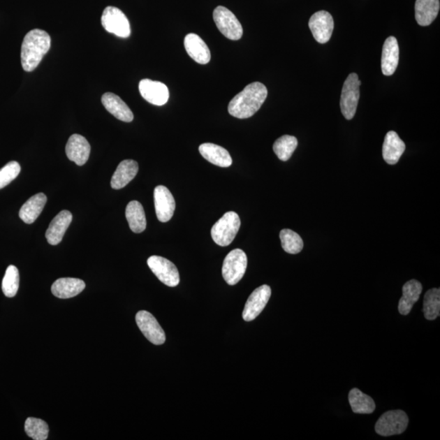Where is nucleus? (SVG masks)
Masks as SVG:
<instances>
[{
    "label": "nucleus",
    "mask_w": 440,
    "mask_h": 440,
    "mask_svg": "<svg viewBox=\"0 0 440 440\" xmlns=\"http://www.w3.org/2000/svg\"><path fill=\"white\" fill-rule=\"evenodd\" d=\"M154 205L156 217L161 223L168 222L175 210V200L170 190L165 186H156L154 189Z\"/></svg>",
    "instance_id": "obj_14"
},
{
    "label": "nucleus",
    "mask_w": 440,
    "mask_h": 440,
    "mask_svg": "<svg viewBox=\"0 0 440 440\" xmlns=\"http://www.w3.org/2000/svg\"><path fill=\"white\" fill-rule=\"evenodd\" d=\"M439 0H417L415 3L416 21L422 27H427L437 17Z\"/></svg>",
    "instance_id": "obj_24"
},
{
    "label": "nucleus",
    "mask_w": 440,
    "mask_h": 440,
    "mask_svg": "<svg viewBox=\"0 0 440 440\" xmlns=\"http://www.w3.org/2000/svg\"><path fill=\"white\" fill-rule=\"evenodd\" d=\"M19 282L18 269L13 265L8 266L2 282V290L4 295L8 298H13L16 295L19 288Z\"/></svg>",
    "instance_id": "obj_33"
},
{
    "label": "nucleus",
    "mask_w": 440,
    "mask_h": 440,
    "mask_svg": "<svg viewBox=\"0 0 440 440\" xmlns=\"http://www.w3.org/2000/svg\"><path fill=\"white\" fill-rule=\"evenodd\" d=\"M349 399L351 409L355 413L370 414L374 412L376 404L374 399L359 389H352Z\"/></svg>",
    "instance_id": "obj_28"
},
{
    "label": "nucleus",
    "mask_w": 440,
    "mask_h": 440,
    "mask_svg": "<svg viewBox=\"0 0 440 440\" xmlns=\"http://www.w3.org/2000/svg\"><path fill=\"white\" fill-rule=\"evenodd\" d=\"M272 295L270 286L263 285L254 290L244 305L242 317L244 321H252L263 311Z\"/></svg>",
    "instance_id": "obj_11"
},
{
    "label": "nucleus",
    "mask_w": 440,
    "mask_h": 440,
    "mask_svg": "<svg viewBox=\"0 0 440 440\" xmlns=\"http://www.w3.org/2000/svg\"><path fill=\"white\" fill-rule=\"evenodd\" d=\"M267 96L265 85L259 82H252L230 101L228 112L240 119H249L261 109Z\"/></svg>",
    "instance_id": "obj_1"
},
{
    "label": "nucleus",
    "mask_w": 440,
    "mask_h": 440,
    "mask_svg": "<svg viewBox=\"0 0 440 440\" xmlns=\"http://www.w3.org/2000/svg\"><path fill=\"white\" fill-rule=\"evenodd\" d=\"M404 142L395 131H390L386 135L383 146V156L386 163L395 165L398 163L405 151Z\"/></svg>",
    "instance_id": "obj_21"
},
{
    "label": "nucleus",
    "mask_w": 440,
    "mask_h": 440,
    "mask_svg": "<svg viewBox=\"0 0 440 440\" xmlns=\"http://www.w3.org/2000/svg\"><path fill=\"white\" fill-rule=\"evenodd\" d=\"M139 166L134 160H124L121 161L112 176L111 187L114 189H121L129 184L138 173Z\"/></svg>",
    "instance_id": "obj_22"
},
{
    "label": "nucleus",
    "mask_w": 440,
    "mask_h": 440,
    "mask_svg": "<svg viewBox=\"0 0 440 440\" xmlns=\"http://www.w3.org/2000/svg\"><path fill=\"white\" fill-rule=\"evenodd\" d=\"M281 246L286 253L296 254L303 248V242L298 233L291 229H283L280 233Z\"/></svg>",
    "instance_id": "obj_31"
},
{
    "label": "nucleus",
    "mask_w": 440,
    "mask_h": 440,
    "mask_svg": "<svg viewBox=\"0 0 440 440\" xmlns=\"http://www.w3.org/2000/svg\"><path fill=\"white\" fill-rule=\"evenodd\" d=\"M423 313L425 319L434 321L440 315V290L434 288L429 290L424 296Z\"/></svg>",
    "instance_id": "obj_29"
},
{
    "label": "nucleus",
    "mask_w": 440,
    "mask_h": 440,
    "mask_svg": "<svg viewBox=\"0 0 440 440\" xmlns=\"http://www.w3.org/2000/svg\"><path fill=\"white\" fill-rule=\"evenodd\" d=\"M101 102L106 110L114 115L116 119L125 122H131L133 120V112L130 110V108L119 96L114 94V93H105L102 96Z\"/></svg>",
    "instance_id": "obj_19"
},
{
    "label": "nucleus",
    "mask_w": 440,
    "mask_h": 440,
    "mask_svg": "<svg viewBox=\"0 0 440 440\" xmlns=\"http://www.w3.org/2000/svg\"><path fill=\"white\" fill-rule=\"evenodd\" d=\"M361 82L355 73L347 77L342 87L340 107L342 115L347 120L353 119L360 100Z\"/></svg>",
    "instance_id": "obj_4"
},
{
    "label": "nucleus",
    "mask_w": 440,
    "mask_h": 440,
    "mask_svg": "<svg viewBox=\"0 0 440 440\" xmlns=\"http://www.w3.org/2000/svg\"><path fill=\"white\" fill-rule=\"evenodd\" d=\"M147 263L154 275L166 286L175 287L179 285V271L173 262L163 257L154 256L148 258Z\"/></svg>",
    "instance_id": "obj_9"
},
{
    "label": "nucleus",
    "mask_w": 440,
    "mask_h": 440,
    "mask_svg": "<svg viewBox=\"0 0 440 440\" xmlns=\"http://www.w3.org/2000/svg\"><path fill=\"white\" fill-rule=\"evenodd\" d=\"M139 90L142 97L152 105H164L169 100L168 87L161 82L146 78L140 82Z\"/></svg>",
    "instance_id": "obj_13"
},
{
    "label": "nucleus",
    "mask_w": 440,
    "mask_h": 440,
    "mask_svg": "<svg viewBox=\"0 0 440 440\" xmlns=\"http://www.w3.org/2000/svg\"><path fill=\"white\" fill-rule=\"evenodd\" d=\"M213 18L219 31L231 41H239L243 34L242 24L229 9L219 6L214 10Z\"/></svg>",
    "instance_id": "obj_7"
},
{
    "label": "nucleus",
    "mask_w": 440,
    "mask_h": 440,
    "mask_svg": "<svg viewBox=\"0 0 440 440\" xmlns=\"http://www.w3.org/2000/svg\"><path fill=\"white\" fill-rule=\"evenodd\" d=\"M199 152L209 163L220 168H228L233 163V159L228 151L221 146L205 143L199 146Z\"/></svg>",
    "instance_id": "obj_23"
},
{
    "label": "nucleus",
    "mask_w": 440,
    "mask_h": 440,
    "mask_svg": "<svg viewBox=\"0 0 440 440\" xmlns=\"http://www.w3.org/2000/svg\"><path fill=\"white\" fill-rule=\"evenodd\" d=\"M399 59V49L397 39L393 36L386 38L381 54V71L386 76L393 75L397 68Z\"/></svg>",
    "instance_id": "obj_16"
},
{
    "label": "nucleus",
    "mask_w": 440,
    "mask_h": 440,
    "mask_svg": "<svg viewBox=\"0 0 440 440\" xmlns=\"http://www.w3.org/2000/svg\"><path fill=\"white\" fill-rule=\"evenodd\" d=\"M73 219L72 214L68 210H62L52 219L46 232V238L52 246H57L62 241L64 235L70 226Z\"/></svg>",
    "instance_id": "obj_18"
},
{
    "label": "nucleus",
    "mask_w": 440,
    "mask_h": 440,
    "mask_svg": "<svg viewBox=\"0 0 440 440\" xmlns=\"http://www.w3.org/2000/svg\"><path fill=\"white\" fill-rule=\"evenodd\" d=\"M137 325L152 344H163L166 341L165 332L156 318L149 311H140L135 316Z\"/></svg>",
    "instance_id": "obj_10"
},
{
    "label": "nucleus",
    "mask_w": 440,
    "mask_h": 440,
    "mask_svg": "<svg viewBox=\"0 0 440 440\" xmlns=\"http://www.w3.org/2000/svg\"><path fill=\"white\" fill-rule=\"evenodd\" d=\"M24 430L29 437L34 440H45L49 433L48 425L42 419L28 418L24 423Z\"/></svg>",
    "instance_id": "obj_32"
},
{
    "label": "nucleus",
    "mask_w": 440,
    "mask_h": 440,
    "mask_svg": "<svg viewBox=\"0 0 440 440\" xmlns=\"http://www.w3.org/2000/svg\"><path fill=\"white\" fill-rule=\"evenodd\" d=\"M297 146L298 140L296 137L286 135L276 140L273 145V151L279 159L286 161L291 158Z\"/></svg>",
    "instance_id": "obj_30"
},
{
    "label": "nucleus",
    "mask_w": 440,
    "mask_h": 440,
    "mask_svg": "<svg viewBox=\"0 0 440 440\" xmlns=\"http://www.w3.org/2000/svg\"><path fill=\"white\" fill-rule=\"evenodd\" d=\"M66 153L68 159L75 161L78 166H82L89 159L91 146L85 137L73 134L67 142Z\"/></svg>",
    "instance_id": "obj_15"
},
{
    "label": "nucleus",
    "mask_w": 440,
    "mask_h": 440,
    "mask_svg": "<svg viewBox=\"0 0 440 440\" xmlns=\"http://www.w3.org/2000/svg\"><path fill=\"white\" fill-rule=\"evenodd\" d=\"M51 47V38L43 29H34L24 36L22 45L23 70L31 72L38 67Z\"/></svg>",
    "instance_id": "obj_2"
},
{
    "label": "nucleus",
    "mask_w": 440,
    "mask_h": 440,
    "mask_svg": "<svg viewBox=\"0 0 440 440\" xmlns=\"http://www.w3.org/2000/svg\"><path fill=\"white\" fill-rule=\"evenodd\" d=\"M241 227V219L236 212L225 213L212 228L214 242L220 247H227L233 242Z\"/></svg>",
    "instance_id": "obj_3"
},
{
    "label": "nucleus",
    "mask_w": 440,
    "mask_h": 440,
    "mask_svg": "<svg viewBox=\"0 0 440 440\" xmlns=\"http://www.w3.org/2000/svg\"><path fill=\"white\" fill-rule=\"evenodd\" d=\"M85 282L78 278H60L53 283L52 293L62 300L75 297L85 290Z\"/></svg>",
    "instance_id": "obj_20"
},
{
    "label": "nucleus",
    "mask_w": 440,
    "mask_h": 440,
    "mask_svg": "<svg viewBox=\"0 0 440 440\" xmlns=\"http://www.w3.org/2000/svg\"><path fill=\"white\" fill-rule=\"evenodd\" d=\"M101 24L107 32L120 38H129L131 27L129 19L119 8L109 6L105 8L101 17Z\"/></svg>",
    "instance_id": "obj_8"
},
{
    "label": "nucleus",
    "mask_w": 440,
    "mask_h": 440,
    "mask_svg": "<svg viewBox=\"0 0 440 440\" xmlns=\"http://www.w3.org/2000/svg\"><path fill=\"white\" fill-rule=\"evenodd\" d=\"M21 173V166L17 161H10L0 169V189L6 187Z\"/></svg>",
    "instance_id": "obj_34"
},
{
    "label": "nucleus",
    "mask_w": 440,
    "mask_h": 440,
    "mask_svg": "<svg viewBox=\"0 0 440 440\" xmlns=\"http://www.w3.org/2000/svg\"><path fill=\"white\" fill-rule=\"evenodd\" d=\"M308 26L318 43H326L334 31L335 22L330 13L320 11L312 15Z\"/></svg>",
    "instance_id": "obj_12"
},
{
    "label": "nucleus",
    "mask_w": 440,
    "mask_h": 440,
    "mask_svg": "<svg viewBox=\"0 0 440 440\" xmlns=\"http://www.w3.org/2000/svg\"><path fill=\"white\" fill-rule=\"evenodd\" d=\"M408 425L409 418L404 411H388L381 416L376 423L375 430L381 437H390L404 433Z\"/></svg>",
    "instance_id": "obj_6"
},
{
    "label": "nucleus",
    "mask_w": 440,
    "mask_h": 440,
    "mask_svg": "<svg viewBox=\"0 0 440 440\" xmlns=\"http://www.w3.org/2000/svg\"><path fill=\"white\" fill-rule=\"evenodd\" d=\"M126 218L130 228L135 233L144 232L146 228V217L143 205L137 200H131L126 208Z\"/></svg>",
    "instance_id": "obj_27"
},
{
    "label": "nucleus",
    "mask_w": 440,
    "mask_h": 440,
    "mask_svg": "<svg viewBox=\"0 0 440 440\" xmlns=\"http://www.w3.org/2000/svg\"><path fill=\"white\" fill-rule=\"evenodd\" d=\"M184 47L189 57L200 65L209 63L212 58L207 43L198 34H187L184 38Z\"/></svg>",
    "instance_id": "obj_17"
},
{
    "label": "nucleus",
    "mask_w": 440,
    "mask_h": 440,
    "mask_svg": "<svg viewBox=\"0 0 440 440\" xmlns=\"http://www.w3.org/2000/svg\"><path fill=\"white\" fill-rule=\"evenodd\" d=\"M247 256L241 249H235L224 258L222 274L228 285H236L246 273Z\"/></svg>",
    "instance_id": "obj_5"
},
{
    "label": "nucleus",
    "mask_w": 440,
    "mask_h": 440,
    "mask_svg": "<svg viewBox=\"0 0 440 440\" xmlns=\"http://www.w3.org/2000/svg\"><path fill=\"white\" fill-rule=\"evenodd\" d=\"M47 200L46 195L43 193L34 195L20 210V218L26 223H33L43 212Z\"/></svg>",
    "instance_id": "obj_26"
},
{
    "label": "nucleus",
    "mask_w": 440,
    "mask_h": 440,
    "mask_svg": "<svg viewBox=\"0 0 440 440\" xmlns=\"http://www.w3.org/2000/svg\"><path fill=\"white\" fill-rule=\"evenodd\" d=\"M423 292V285L417 280L406 282L403 286V296L399 302V311L401 315H408Z\"/></svg>",
    "instance_id": "obj_25"
}]
</instances>
